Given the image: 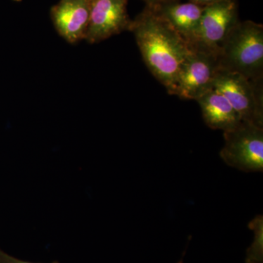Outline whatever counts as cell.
Wrapping results in <instances>:
<instances>
[{
    "instance_id": "6da1fadb",
    "label": "cell",
    "mask_w": 263,
    "mask_h": 263,
    "mask_svg": "<svg viewBox=\"0 0 263 263\" xmlns=\"http://www.w3.org/2000/svg\"><path fill=\"white\" fill-rule=\"evenodd\" d=\"M148 70L173 95L180 67L190 51L186 41L149 8L133 20L130 29Z\"/></svg>"
},
{
    "instance_id": "7a4b0ae2",
    "label": "cell",
    "mask_w": 263,
    "mask_h": 263,
    "mask_svg": "<svg viewBox=\"0 0 263 263\" xmlns=\"http://www.w3.org/2000/svg\"><path fill=\"white\" fill-rule=\"evenodd\" d=\"M219 67L262 82L263 26L252 21L238 22L230 31L219 52Z\"/></svg>"
},
{
    "instance_id": "3957f363",
    "label": "cell",
    "mask_w": 263,
    "mask_h": 263,
    "mask_svg": "<svg viewBox=\"0 0 263 263\" xmlns=\"http://www.w3.org/2000/svg\"><path fill=\"white\" fill-rule=\"evenodd\" d=\"M220 157L228 165L245 172H262L263 127L243 122L224 132Z\"/></svg>"
},
{
    "instance_id": "277c9868",
    "label": "cell",
    "mask_w": 263,
    "mask_h": 263,
    "mask_svg": "<svg viewBox=\"0 0 263 263\" xmlns=\"http://www.w3.org/2000/svg\"><path fill=\"white\" fill-rule=\"evenodd\" d=\"M213 88L226 97L242 121L263 127L262 82L220 68Z\"/></svg>"
},
{
    "instance_id": "5b68a950",
    "label": "cell",
    "mask_w": 263,
    "mask_h": 263,
    "mask_svg": "<svg viewBox=\"0 0 263 263\" xmlns=\"http://www.w3.org/2000/svg\"><path fill=\"white\" fill-rule=\"evenodd\" d=\"M238 22V6L234 0L205 5L190 47L219 57L223 43Z\"/></svg>"
},
{
    "instance_id": "8992f818",
    "label": "cell",
    "mask_w": 263,
    "mask_h": 263,
    "mask_svg": "<svg viewBox=\"0 0 263 263\" xmlns=\"http://www.w3.org/2000/svg\"><path fill=\"white\" fill-rule=\"evenodd\" d=\"M190 48L187 56L180 67L173 95L185 100H196L213 89L220 67L217 57Z\"/></svg>"
},
{
    "instance_id": "52a82bcc",
    "label": "cell",
    "mask_w": 263,
    "mask_h": 263,
    "mask_svg": "<svg viewBox=\"0 0 263 263\" xmlns=\"http://www.w3.org/2000/svg\"><path fill=\"white\" fill-rule=\"evenodd\" d=\"M127 5V0H92L84 41L94 44L130 31L133 20Z\"/></svg>"
},
{
    "instance_id": "ba28073f",
    "label": "cell",
    "mask_w": 263,
    "mask_h": 263,
    "mask_svg": "<svg viewBox=\"0 0 263 263\" xmlns=\"http://www.w3.org/2000/svg\"><path fill=\"white\" fill-rule=\"evenodd\" d=\"M92 0H60L50 15L58 34L67 42L84 41L89 24Z\"/></svg>"
},
{
    "instance_id": "9c48e42d",
    "label": "cell",
    "mask_w": 263,
    "mask_h": 263,
    "mask_svg": "<svg viewBox=\"0 0 263 263\" xmlns=\"http://www.w3.org/2000/svg\"><path fill=\"white\" fill-rule=\"evenodd\" d=\"M146 7L168 24L189 46L192 45L196 35L204 6L191 2L181 3L179 0H171L155 6Z\"/></svg>"
},
{
    "instance_id": "30bf717a",
    "label": "cell",
    "mask_w": 263,
    "mask_h": 263,
    "mask_svg": "<svg viewBox=\"0 0 263 263\" xmlns=\"http://www.w3.org/2000/svg\"><path fill=\"white\" fill-rule=\"evenodd\" d=\"M196 101L201 108L204 122L211 129L230 131L241 122L240 116L226 97L214 88Z\"/></svg>"
},
{
    "instance_id": "8fae6325",
    "label": "cell",
    "mask_w": 263,
    "mask_h": 263,
    "mask_svg": "<svg viewBox=\"0 0 263 263\" xmlns=\"http://www.w3.org/2000/svg\"><path fill=\"white\" fill-rule=\"evenodd\" d=\"M249 229L254 232L253 243L247 249L246 263L263 262V216L258 215L249 223Z\"/></svg>"
},
{
    "instance_id": "7c38bea8",
    "label": "cell",
    "mask_w": 263,
    "mask_h": 263,
    "mask_svg": "<svg viewBox=\"0 0 263 263\" xmlns=\"http://www.w3.org/2000/svg\"><path fill=\"white\" fill-rule=\"evenodd\" d=\"M0 263H34L27 262V261L21 260V259L15 258L14 257L9 255L3 250L0 249ZM52 263H59L57 261H54Z\"/></svg>"
},
{
    "instance_id": "4fadbf2b",
    "label": "cell",
    "mask_w": 263,
    "mask_h": 263,
    "mask_svg": "<svg viewBox=\"0 0 263 263\" xmlns=\"http://www.w3.org/2000/svg\"><path fill=\"white\" fill-rule=\"evenodd\" d=\"M189 2L195 3V4L205 6L214 3H219V2L226 1V0H188Z\"/></svg>"
},
{
    "instance_id": "5bb4252c",
    "label": "cell",
    "mask_w": 263,
    "mask_h": 263,
    "mask_svg": "<svg viewBox=\"0 0 263 263\" xmlns=\"http://www.w3.org/2000/svg\"><path fill=\"white\" fill-rule=\"evenodd\" d=\"M144 1L146 3V6L153 7L155 5L162 4V3H165V2L171 1V0H144Z\"/></svg>"
},
{
    "instance_id": "9a60e30c",
    "label": "cell",
    "mask_w": 263,
    "mask_h": 263,
    "mask_svg": "<svg viewBox=\"0 0 263 263\" xmlns=\"http://www.w3.org/2000/svg\"><path fill=\"white\" fill-rule=\"evenodd\" d=\"M178 263H183V258L181 259V261H180Z\"/></svg>"
}]
</instances>
